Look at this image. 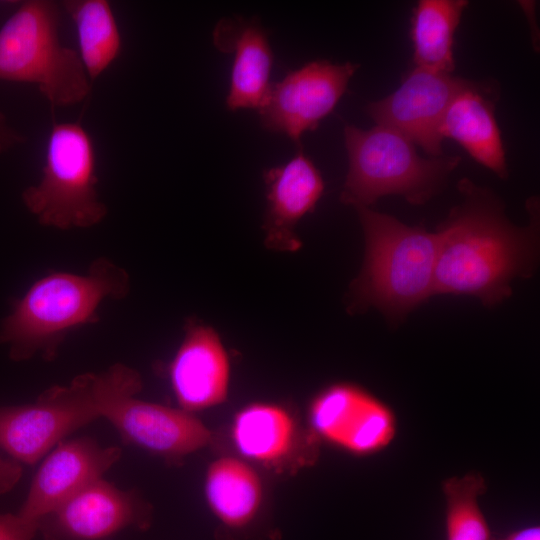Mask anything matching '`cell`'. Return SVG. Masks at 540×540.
Listing matches in <instances>:
<instances>
[{
  "mask_svg": "<svg viewBox=\"0 0 540 540\" xmlns=\"http://www.w3.org/2000/svg\"><path fill=\"white\" fill-rule=\"evenodd\" d=\"M100 374L84 373L55 385L34 403L0 407V447L15 461L32 465L67 435L102 417Z\"/></svg>",
  "mask_w": 540,
  "mask_h": 540,
  "instance_id": "obj_7",
  "label": "cell"
},
{
  "mask_svg": "<svg viewBox=\"0 0 540 540\" xmlns=\"http://www.w3.org/2000/svg\"><path fill=\"white\" fill-rule=\"evenodd\" d=\"M60 7L24 1L0 29V80L35 84L52 108L80 103L91 90L78 52L60 41Z\"/></svg>",
  "mask_w": 540,
  "mask_h": 540,
  "instance_id": "obj_5",
  "label": "cell"
},
{
  "mask_svg": "<svg viewBox=\"0 0 540 540\" xmlns=\"http://www.w3.org/2000/svg\"><path fill=\"white\" fill-rule=\"evenodd\" d=\"M492 94L488 85L472 81L450 103L441 124V136L457 141L479 164L505 179L506 154Z\"/></svg>",
  "mask_w": 540,
  "mask_h": 540,
  "instance_id": "obj_17",
  "label": "cell"
},
{
  "mask_svg": "<svg viewBox=\"0 0 540 540\" xmlns=\"http://www.w3.org/2000/svg\"><path fill=\"white\" fill-rule=\"evenodd\" d=\"M310 421L322 438L353 454H373L392 441L396 422L383 402L352 384H334L312 401Z\"/></svg>",
  "mask_w": 540,
  "mask_h": 540,
  "instance_id": "obj_12",
  "label": "cell"
},
{
  "mask_svg": "<svg viewBox=\"0 0 540 540\" xmlns=\"http://www.w3.org/2000/svg\"><path fill=\"white\" fill-rule=\"evenodd\" d=\"M22 477V466L12 458L0 455V495L9 492Z\"/></svg>",
  "mask_w": 540,
  "mask_h": 540,
  "instance_id": "obj_24",
  "label": "cell"
},
{
  "mask_svg": "<svg viewBox=\"0 0 540 540\" xmlns=\"http://www.w3.org/2000/svg\"><path fill=\"white\" fill-rule=\"evenodd\" d=\"M344 142L349 169L341 200L355 208L369 207L391 194L413 205L424 204L461 161L459 156L423 158L414 143L382 125L368 130L345 125Z\"/></svg>",
  "mask_w": 540,
  "mask_h": 540,
  "instance_id": "obj_4",
  "label": "cell"
},
{
  "mask_svg": "<svg viewBox=\"0 0 540 540\" xmlns=\"http://www.w3.org/2000/svg\"><path fill=\"white\" fill-rule=\"evenodd\" d=\"M267 207L263 229L270 249L293 252L301 247L296 224L311 212L324 191L314 163L298 153L286 164L264 173Z\"/></svg>",
  "mask_w": 540,
  "mask_h": 540,
  "instance_id": "obj_15",
  "label": "cell"
},
{
  "mask_svg": "<svg viewBox=\"0 0 540 540\" xmlns=\"http://www.w3.org/2000/svg\"><path fill=\"white\" fill-rule=\"evenodd\" d=\"M149 505L134 491L102 478L38 520L44 540H103L128 528L146 529Z\"/></svg>",
  "mask_w": 540,
  "mask_h": 540,
  "instance_id": "obj_11",
  "label": "cell"
},
{
  "mask_svg": "<svg viewBox=\"0 0 540 540\" xmlns=\"http://www.w3.org/2000/svg\"><path fill=\"white\" fill-rule=\"evenodd\" d=\"M365 258L354 280V304L399 319L433 295L437 233L411 227L369 207H356Z\"/></svg>",
  "mask_w": 540,
  "mask_h": 540,
  "instance_id": "obj_3",
  "label": "cell"
},
{
  "mask_svg": "<svg viewBox=\"0 0 540 540\" xmlns=\"http://www.w3.org/2000/svg\"><path fill=\"white\" fill-rule=\"evenodd\" d=\"M358 67L317 60L291 71L271 84L259 109L262 125L299 141L335 108Z\"/></svg>",
  "mask_w": 540,
  "mask_h": 540,
  "instance_id": "obj_10",
  "label": "cell"
},
{
  "mask_svg": "<svg viewBox=\"0 0 540 540\" xmlns=\"http://www.w3.org/2000/svg\"><path fill=\"white\" fill-rule=\"evenodd\" d=\"M262 484L257 472L233 457H222L208 467L207 503L228 533H242L256 523L262 506Z\"/></svg>",
  "mask_w": 540,
  "mask_h": 540,
  "instance_id": "obj_18",
  "label": "cell"
},
{
  "mask_svg": "<svg viewBox=\"0 0 540 540\" xmlns=\"http://www.w3.org/2000/svg\"><path fill=\"white\" fill-rule=\"evenodd\" d=\"M129 290L126 271L106 258L94 260L86 274L53 272L13 302L0 325V344L8 345L14 361L35 354L53 360L70 332L99 321L105 299H123Z\"/></svg>",
  "mask_w": 540,
  "mask_h": 540,
  "instance_id": "obj_2",
  "label": "cell"
},
{
  "mask_svg": "<svg viewBox=\"0 0 540 540\" xmlns=\"http://www.w3.org/2000/svg\"><path fill=\"white\" fill-rule=\"evenodd\" d=\"M297 429L284 408L255 403L240 410L232 425V439L245 457L263 463L284 458L294 444Z\"/></svg>",
  "mask_w": 540,
  "mask_h": 540,
  "instance_id": "obj_20",
  "label": "cell"
},
{
  "mask_svg": "<svg viewBox=\"0 0 540 540\" xmlns=\"http://www.w3.org/2000/svg\"><path fill=\"white\" fill-rule=\"evenodd\" d=\"M61 7L74 24L78 54L87 75L95 80L121 52V35L111 5L106 0H66Z\"/></svg>",
  "mask_w": 540,
  "mask_h": 540,
  "instance_id": "obj_21",
  "label": "cell"
},
{
  "mask_svg": "<svg viewBox=\"0 0 540 540\" xmlns=\"http://www.w3.org/2000/svg\"><path fill=\"white\" fill-rule=\"evenodd\" d=\"M103 378L102 417L125 442L170 460L210 443V430L192 413L135 398L142 389V379L133 368L114 364L103 371Z\"/></svg>",
  "mask_w": 540,
  "mask_h": 540,
  "instance_id": "obj_8",
  "label": "cell"
},
{
  "mask_svg": "<svg viewBox=\"0 0 540 540\" xmlns=\"http://www.w3.org/2000/svg\"><path fill=\"white\" fill-rule=\"evenodd\" d=\"M471 82L452 73L415 66L397 90L370 102L366 112L376 125L402 134L429 157H439L444 155L441 124L445 113L455 96Z\"/></svg>",
  "mask_w": 540,
  "mask_h": 540,
  "instance_id": "obj_9",
  "label": "cell"
},
{
  "mask_svg": "<svg viewBox=\"0 0 540 540\" xmlns=\"http://www.w3.org/2000/svg\"><path fill=\"white\" fill-rule=\"evenodd\" d=\"M465 0H421L413 10L411 38L416 67L452 73L454 34Z\"/></svg>",
  "mask_w": 540,
  "mask_h": 540,
  "instance_id": "obj_19",
  "label": "cell"
},
{
  "mask_svg": "<svg viewBox=\"0 0 540 540\" xmlns=\"http://www.w3.org/2000/svg\"><path fill=\"white\" fill-rule=\"evenodd\" d=\"M169 377L181 409L195 412L216 406L227 397L230 362L218 333L189 321L169 366Z\"/></svg>",
  "mask_w": 540,
  "mask_h": 540,
  "instance_id": "obj_14",
  "label": "cell"
},
{
  "mask_svg": "<svg viewBox=\"0 0 540 540\" xmlns=\"http://www.w3.org/2000/svg\"><path fill=\"white\" fill-rule=\"evenodd\" d=\"M445 540H492L478 498L486 491L483 476L470 472L443 482Z\"/></svg>",
  "mask_w": 540,
  "mask_h": 540,
  "instance_id": "obj_22",
  "label": "cell"
},
{
  "mask_svg": "<svg viewBox=\"0 0 540 540\" xmlns=\"http://www.w3.org/2000/svg\"><path fill=\"white\" fill-rule=\"evenodd\" d=\"M97 183L96 155L89 133L79 122H53L41 179L22 192V201L44 226L90 228L107 215Z\"/></svg>",
  "mask_w": 540,
  "mask_h": 540,
  "instance_id": "obj_6",
  "label": "cell"
},
{
  "mask_svg": "<svg viewBox=\"0 0 540 540\" xmlns=\"http://www.w3.org/2000/svg\"><path fill=\"white\" fill-rule=\"evenodd\" d=\"M497 540H540L539 526H527L515 531H512Z\"/></svg>",
  "mask_w": 540,
  "mask_h": 540,
  "instance_id": "obj_26",
  "label": "cell"
},
{
  "mask_svg": "<svg viewBox=\"0 0 540 540\" xmlns=\"http://www.w3.org/2000/svg\"><path fill=\"white\" fill-rule=\"evenodd\" d=\"M462 202L437 230L433 294L471 295L493 305L511 294V281L536 261V221L519 228L488 189L464 178Z\"/></svg>",
  "mask_w": 540,
  "mask_h": 540,
  "instance_id": "obj_1",
  "label": "cell"
},
{
  "mask_svg": "<svg viewBox=\"0 0 540 540\" xmlns=\"http://www.w3.org/2000/svg\"><path fill=\"white\" fill-rule=\"evenodd\" d=\"M38 531V521L0 513V540H32Z\"/></svg>",
  "mask_w": 540,
  "mask_h": 540,
  "instance_id": "obj_23",
  "label": "cell"
},
{
  "mask_svg": "<svg viewBox=\"0 0 540 540\" xmlns=\"http://www.w3.org/2000/svg\"><path fill=\"white\" fill-rule=\"evenodd\" d=\"M213 42L221 52L233 54L227 107L259 110L271 87L269 77L273 63L264 28L255 19L224 18L214 28Z\"/></svg>",
  "mask_w": 540,
  "mask_h": 540,
  "instance_id": "obj_16",
  "label": "cell"
},
{
  "mask_svg": "<svg viewBox=\"0 0 540 540\" xmlns=\"http://www.w3.org/2000/svg\"><path fill=\"white\" fill-rule=\"evenodd\" d=\"M121 455L119 447H101L88 437L59 442L40 465L17 514L38 521L101 479Z\"/></svg>",
  "mask_w": 540,
  "mask_h": 540,
  "instance_id": "obj_13",
  "label": "cell"
},
{
  "mask_svg": "<svg viewBox=\"0 0 540 540\" xmlns=\"http://www.w3.org/2000/svg\"><path fill=\"white\" fill-rule=\"evenodd\" d=\"M25 141L26 138L10 126L4 114L0 111V154Z\"/></svg>",
  "mask_w": 540,
  "mask_h": 540,
  "instance_id": "obj_25",
  "label": "cell"
}]
</instances>
